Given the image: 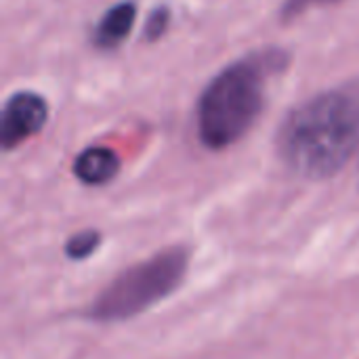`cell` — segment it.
<instances>
[{"label": "cell", "mask_w": 359, "mask_h": 359, "mask_svg": "<svg viewBox=\"0 0 359 359\" xmlns=\"http://www.w3.org/2000/svg\"><path fill=\"white\" fill-rule=\"evenodd\" d=\"M359 147V95L330 88L288 114L278 133V154L305 179L341 172Z\"/></svg>", "instance_id": "1"}, {"label": "cell", "mask_w": 359, "mask_h": 359, "mask_svg": "<svg viewBox=\"0 0 359 359\" xmlns=\"http://www.w3.org/2000/svg\"><path fill=\"white\" fill-rule=\"evenodd\" d=\"M288 67V53L261 48L225 65L202 90L196 107V130L204 147L221 151L238 143L265 107L269 80Z\"/></svg>", "instance_id": "2"}, {"label": "cell", "mask_w": 359, "mask_h": 359, "mask_svg": "<svg viewBox=\"0 0 359 359\" xmlns=\"http://www.w3.org/2000/svg\"><path fill=\"white\" fill-rule=\"evenodd\" d=\"M189 250L170 246L118 273L88 305L86 318L95 324L126 322L170 297L185 280Z\"/></svg>", "instance_id": "3"}, {"label": "cell", "mask_w": 359, "mask_h": 359, "mask_svg": "<svg viewBox=\"0 0 359 359\" xmlns=\"http://www.w3.org/2000/svg\"><path fill=\"white\" fill-rule=\"evenodd\" d=\"M48 120V101L34 90L13 93L0 116V143L4 151L15 149L29 137L38 135Z\"/></svg>", "instance_id": "4"}, {"label": "cell", "mask_w": 359, "mask_h": 359, "mask_svg": "<svg viewBox=\"0 0 359 359\" xmlns=\"http://www.w3.org/2000/svg\"><path fill=\"white\" fill-rule=\"evenodd\" d=\"M72 170L80 183L88 187H101L114 181L120 172V158L111 147L90 145L76 156Z\"/></svg>", "instance_id": "5"}, {"label": "cell", "mask_w": 359, "mask_h": 359, "mask_svg": "<svg viewBox=\"0 0 359 359\" xmlns=\"http://www.w3.org/2000/svg\"><path fill=\"white\" fill-rule=\"evenodd\" d=\"M135 17H137V4L133 0L116 2L97 21L93 29V44L103 50H111L120 46L128 38Z\"/></svg>", "instance_id": "6"}, {"label": "cell", "mask_w": 359, "mask_h": 359, "mask_svg": "<svg viewBox=\"0 0 359 359\" xmlns=\"http://www.w3.org/2000/svg\"><path fill=\"white\" fill-rule=\"evenodd\" d=\"M101 244V233L97 229H82L67 238L65 242V257L72 261H84L88 259Z\"/></svg>", "instance_id": "7"}, {"label": "cell", "mask_w": 359, "mask_h": 359, "mask_svg": "<svg viewBox=\"0 0 359 359\" xmlns=\"http://www.w3.org/2000/svg\"><path fill=\"white\" fill-rule=\"evenodd\" d=\"M339 0H284L282 8H280V15L284 21H292L313 8H322V6H328V4H334Z\"/></svg>", "instance_id": "8"}, {"label": "cell", "mask_w": 359, "mask_h": 359, "mask_svg": "<svg viewBox=\"0 0 359 359\" xmlns=\"http://www.w3.org/2000/svg\"><path fill=\"white\" fill-rule=\"evenodd\" d=\"M168 23H170V11H168L166 6L156 8V11L149 15V19L145 21V27H143L145 40H147V42H156L158 38H162L164 32H166V27H168Z\"/></svg>", "instance_id": "9"}]
</instances>
